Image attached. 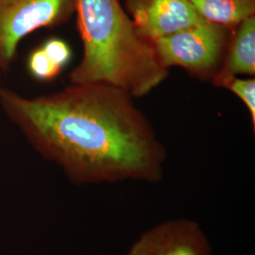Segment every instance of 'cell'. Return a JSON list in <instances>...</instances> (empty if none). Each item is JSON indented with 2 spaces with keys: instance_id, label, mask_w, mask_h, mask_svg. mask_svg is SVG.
I'll list each match as a JSON object with an SVG mask.
<instances>
[{
  "instance_id": "1",
  "label": "cell",
  "mask_w": 255,
  "mask_h": 255,
  "mask_svg": "<svg viewBox=\"0 0 255 255\" xmlns=\"http://www.w3.org/2000/svg\"><path fill=\"white\" fill-rule=\"evenodd\" d=\"M0 108L75 182L163 180L166 150L127 92L104 83H71L26 98L0 87Z\"/></svg>"
},
{
  "instance_id": "2",
  "label": "cell",
  "mask_w": 255,
  "mask_h": 255,
  "mask_svg": "<svg viewBox=\"0 0 255 255\" xmlns=\"http://www.w3.org/2000/svg\"><path fill=\"white\" fill-rule=\"evenodd\" d=\"M75 13L82 57L69 74L70 83H104L134 99L166 80L168 69L137 34L119 0H75Z\"/></svg>"
},
{
  "instance_id": "3",
  "label": "cell",
  "mask_w": 255,
  "mask_h": 255,
  "mask_svg": "<svg viewBox=\"0 0 255 255\" xmlns=\"http://www.w3.org/2000/svg\"><path fill=\"white\" fill-rule=\"evenodd\" d=\"M234 30L203 22L150 45L165 68L179 66L198 78H213L222 63Z\"/></svg>"
},
{
  "instance_id": "4",
  "label": "cell",
  "mask_w": 255,
  "mask_h": 255,
  "mask_svg": "<svg viewBox=\"0 0 255 255\" xmlns=\"http://www.w3.org/2000/svg\"><path fill=\"white\" fill-rule=\"evenodd\" d=\"M74 13L75 0H0V71L9 72L25 37L59 27Z\"/></svg>"
},
{
  "instance_id": "5",
  "label": "cell",
  "mask_w": 255,
  "mask_h": 255,
  "mask_svg": "<svg viewBox=\"0 0 255 255\" xmlns=\"http://www.w3.org/2000/svg\"><path fill=\"white\" fill-rule=\"evenodd\" d=\"M125 6L137 34L149 44L207 22L189 0H125Z\"/></svg>"
},
{
  "instance_id": "6",
  "label": "cell",
  "mask_w": 255,
  "mask_h": 255,
  "mask_svg": "<svg viewBox=\"0 0 255 255\" xmlns=\"http://www.w3.org/2000/svg\"><path fill=\"white\" fill-rule=\"evenodd\" d=\"M126 255H212V248L198 222L171 219L142 234Z\"/></svg>"
},
{
  "instance_id": "7",
  "label": "cell",
  "mask_w": 255,
  "mask_h": 255,
  "mask_svg": "<svg viewBox=\"0 0 255 255\" xmlns=\"http://www.w3.org/2000/svg\"><path fill=\"white\" fill-rule=\"evenodd\" d=\"M255 16L243 21L232 33L228 47L218 72L212 78L219 87L225 80L238 75L255 76Z\"/></svg>"
},
{
  "instance_id": "8",
  "label": "cell",
  "mask_w": 255,
  "mask_h": 255,
  "mask_svg": "<svg viewBox=\"0 0 255 255\" xmlns=\"http://www.w3.org/2000/svg\"><path fill=\"white\" fill-rule=\"evenodd\" d=\"M205 21L235 29L243 21L255 16V0H189Z\"/></svg>"
},
{
  "instance_id": "9",
  "label": "cell",
  "mask_w": 255,
  "mask_h": 255,
  "mask_svg": "<svg viewBox=\"0 0 255 255\" xmlns=\"http://www.w3.org/2000/svg\"><path fill=\"white\" fill-rule=\"evenodd\" d=\"M27 67L31 77L40 82L53 81L63 70L52 62L41 46L29 54Z\"/></svg>"
},
{
  "instance_id": "10",
  "label": "cell",
  "mask_w": 255,
  "mask_h": 255,
  "mask_svg": "<svg viewBox=\"0 0 255 255\" xmlns=\"http://www.w3.org/2000/svg\"><path fill=\"white\" fill-rule=\"evenodd\" d=\"M219 87L226 88L234 93L246 105L253 121V127L255 128V80H242L237 77H232L225 80Z\"/></svg>"
},
{
  "instance_id": "11",
  "label": "cell",
  "mask_w": 255,
  "mask_h": 255,
  "mask_svg": "<svg viewBox=\"0 0 255 255\" xmlns=\"http://www.w3.org/2000/svg\"><path fill=\"white\" fill-rule=\"evenodd\" d=\"M41 47L45 50V52L52 60V62L61 69H64L72 58V51L70 46L62 39H48Z\"/></svg>"
}]
</instances>
